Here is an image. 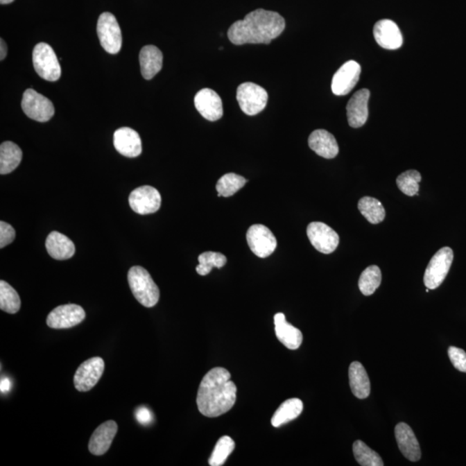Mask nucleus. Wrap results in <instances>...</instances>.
I'll use <instances>...</instances> for the list:
<instances>
[{"label":"nucleus","instance_id":"obj_1","mask_svg":"<svg viewBox=\"0 0 466 466\" xmlns=\"http://www.w3.org/2000/svg\"><path fill=\"white\" fill-rule=\"evenodd\" d=\"M236 399V387L231 373L222 367L212 369L201 380L197 394L199 411L214 418L231 411Z\"/></svg>","mask_w":466,"mask_h":466},{"label":"nucleus","instance_id":"obj_2","mask_svg":"<svg viewBox=\"0 0 466 466\" xmlns=\"http://www.w3.org/2000/svg\"><path fill=\"white\" fill-rule=\"evenodd\" d=\"M285 26V20L280 14L257 9L247 14L243 20L233 23L229 28L227 36L235 45L269 44L284 33Z\"/></svg>","mask_w":466,"mask_h":466},{"label":"nucleus","instance_id":"obj_3","mask_svg":"<svg viewBox=\"0 0 466 466\" xmlns=\"http://www.w3.org/2000/svg\"><path fill=\"white\" fill-rule=\"evenodd\" d=\"M128 282L134 297L146 308L157 304L160 291L153 277L144 268L133 266L128 272Z\"/></svg>","mask_w":466,"mask_h":466},{"label":"nucleus","instance_id":"obj_4","mask_svg":"<svg viewBox=\"0 0 466 466\" xmlns=\"http://www.w3.org/2000/svg\"><path fill=\"white\" fill-rule=\"evenodd\" d=\"M33 65L37 75L48 81H56L62 75L61 66L54 49L45 42L35 46Z\"/></svg>","mask_w":466,"mask_h":466},{"label":"nucleus","instance_id":"obj_5","mask_svg":"<svg viewBox=\"0 0 466 466\" xmlns=\"http://www.w3.org/2000/svg\"><path fill=\"white\" fill-rule=\"evenodd\" d=\"M267 91L264 87L252 83L240 85L236 90V101L241 110L249 116H255L266 107Z\"/></svg>","mask_w":466,"mask_h":466},{"label":"nucleus","instance_id":"obj_6","mask_svg":"<svg viewBox=\"0 0 466 466\" xmlns=\"http://www.w3.org/2000/svg\"><path fill=\"white\" fill-rule=\"evenodd\" d=\"M453 261L454 252L449 247H443L434 254L425 271L424 284L427 288L440 287L446 279Z\"/></svg>","mask_w":466,"mask_h":466},{"label":"nucleus","instance_id":"obj_7","mask_svg":"<svg viewBox=\"0 0 466 466\" xmlns=\"http://www.w3.org/2000/svg\"><path fill=\"white\" fill-rule=\"evenodd\" d=\"M97 33L101 44L109 54H118L122 48V33L118 21L110 12L98 17Z\"/></svg>","mask_w":466,"mask_h":466},{"label":"nucleus","instance_id":"obj_8","mask_svg":"<svg viewBox=\"0 0 466 466\" xmlns=\"http://www.w3.org/2000/svg\"><path fill=\"white\" fill-rule=\"evenodd\" d=\"M22 109L30 119L42 123L49 121L55 114L52 102L31 88L23 94Z\"/></svg>","mask_w":466,"mask_h":466},{"label":"nucleus","instance_id":"obj_9","mask_svg":"<svg viewBox=\"0 0 466 466\" xmlns=\"http://www.w3.org/2000/svg\"><path fill=\"white\" fill-rule=\"evenodd\" d=\"M246 239L250 250L261 259L270 257L277 249V239L264 225H252L247 231Z\"/></svg>","mask_w":466,"mask_h":466},{"label":"nucleus","instance_id":"obj_10","mask_svg":"<svg viewBox=\"0 0 466 466\" xmlns=\"http://www.w3.org/2000/svg\"><path fill=\"white\" fill-rule=\"evenodd\" d=\"M307 234L314 248L323 254L333 253L340 243L338 233L322 222L310 223L307 228Z\"/></svg>","mask_w":466,"mask_h":466},{"label":"nucleus","instance_id":"obj_11","mask_svg":"<svg viewBox=\"0 0 466 466\" xmlns=\"http://www.w3.org/2000/svg\"><path fill=\"white\" fill-rule=\"evenodd\" d=\"M104 360L98 356L87 359L77 369L74 383L78 391L87 392L93 388L103 375Z\"/></svg>","mask_w":466,"mask_h":466},{"label":"nucleus","instance_id":"obj_12","mask_svg":"<svg viewBox=\"0 0 466 466\" xmlns=\"http://www.w3.org/2000/svg\"><path fill=\"white\" fill-rule=\"evenodd\" d=\"M130 207L135 213L142 215L154 214L161 207L162 197L157 189L151 186H142L133 190L129 197Z\"/></svg>","mask_w":466,"mask_h":466},{"label":"nucleus","instance_id":"obj_13","mask_svg":"<svg viewBox=\"0 0 466 466\" xmlns=\"http://www.w3.org/2000/svg\"><path fill=\"white\" fill-rule=\"evenodd\" d=\"M86 318V313L79 305L67 304L58 307L49 313L47 325L53 329H67L77 326Z\"/></svg>","mask_w":466,"mask_h":466},{"label":"nucleus","instance_id":"obj_14","mask_svg":"<svg viewBox=\"0 0 466 466\" xmlns=\"http://www.w3.org/2000/svg\"><path fill=\"white\" fill-rule=\"evenodd\" d=\"M361 74V67L355 61H349L340 67L331 81V91L338 96H343L351 92L358 84Z\"/></svg>","mask_w":466,"mask_h":466},{"label":"nucleus","instance_id":"obj_15","mask_svg":"<svg viewBox=\"0 0 466 466\" xmlns=\"http://www.w3.org/2000/svg\"><path fill=\"white\" fill-rule=\"evenodd\" d=\"M194 105L203 118L209 121H217L223 116V104L216 92L204 88L194 97Z\"/></svg>","mask_w":466,"mask_h":466},{"label":"nucleus","instance_id":"obj_16","mask_svg":"<svg viewBox=\"0 0 466 466\" xmlns=\"http://www.w3.org/2000/svg\"><path fill=\"white\" fill-rule=\"evenodd\" d=\"M115 149L123 157H137L142 153V140L135 130L122 127L116 130L114 135Z\"/></svg>","mask_w":466,"mask_h":466},{"label":"nucleus","instance_id":"obj_17","mask_svg":"<svg viewBox=\"0 0 466 466\" xmlns=\"http://www.w3.org/2000/svg\"><path fill=\"white\" fill-rule=\"evenodd\" d=\"M395 435L399 449L404 456L412 462L420 460L422 457L421 447L411 427L404 422H400L395 426Z\"/></svg>","mask_w":466,"mask_h":466},{"label":"nucleus","instance_id":"obj_18","mask_svg":"<svg viewBox=\"0 0 466 466\" xmlns=\"http://www.w3.org/2000/svg\"><path fill=\"white\" fill-rule=\"evenodd\" d=\"M370 95L368 89H361L353 94L349 101L347 107V119L349 126L352 128H359L368 119Z\"/></svg>","mask_w":466,"mask_h":466},{"label":"nucleus","instance_id":"obj_19","mask_svg":"<svg viewBox=\"0 0 466 466\" xmlns=\"http://www.w3.org/2000/svg\"><path fill=\"white\" fill-rule=\"evenodd\" d=\"M373 34L377 44L390 51L401 48L404 42L397 24L390 19L379 21L374 26Z\"/></svg>","mask_w":466,"mask_h":466},{"label":"nucleus","instance_id":"obj_20","mask_svg":"<svg viewBox=\"0 0 466 466\" xmlns=\"http://www.w3.org/2000/svg\"><path fill=\"white\" fill-rule=\"evenodd\" d=\"M116 432H118V425L114 421L105 422L98 426L92 434L89 445H88L90 453L95 456H101L107 453L114 440Z\"/></svg>","mask_w":466,"mask_h":466},{"label":"nucleus","instance_id":"obj_21","mask_svg":"<svg viewBox=\"0 0 466 466\" xmlns=\"http://www.w3.org/2000/svg\"><path fill=\"white\" fill-rule=\"evenodd\" d=\"M274 323L275 335L282 345L289 350H297L301 347L303 340L302 331L286 321L284 313L275 314Z\"/></svg>","mask_w":466,"mask_h":466},{"label":"nucleus","instance_id":"obj_22","mask_svg":"<svg viewBox=\"0 0 466 466\" xmlns=\"http://www.w3.org/2000/svg\"><path fill=\"white\" fill-rule=\"evenodd\" d=\"M309 146L314 153L326 159L336 157L340 151L333 134L326 130H316L311 133Z\"/></svg>","mask_w":466,"mask_h":466},{"label":"nucleus","instance_id":"obj_23","mask_svg":"<svg viewBox=\"0 0 466 466\" xmlns=\"http://www.w3.org/2000/svg\"><path fill=\"white\" fill-rule=\"evenodd\" d=\"M45 246L49 256L55 260H67L75 255V243L68 236L58 232L49 233Z\"/></svg>","mask_w":466,"mask_h":466},{"label":"nucleus","instance_id":"obj_24","mask_svg":"<svg viewBox=\"0 0 466 466\" xmlns=\"http://www.w3.org/2000/svg\"><path fill=\"white\" fill-rule=\"evenodd\" d=\"M141 73L146 80H151L160 72L164 62V55L157 47L147 45L141 49L139 55Z\"/></svg>","mask_w":466,"mask_h":466},{"label":"nucleus","instance_id":"obj_25","mask_svg":"<svg viewBox=\"0 0 466 466\" xmlns=\"http://www.w3.org/2000/svg\"><path fill=\"white\" fill-rule=\"evenodd\" d=\"M350 387L353 395L359 399H365L370 394V382L368 374L361 363L353 362L349 367Z\"/></svg>","mask_w":466,"mask_h":466},{"label":"nucleus","instance_id":"obj_26","mask_svg":"<svg viewBox=\"0 0 466 466\" xmlns=\"http://www.w3.org/2000/svg\"><path fill=\"white\" fill-rule=\"evenodd\" d=\"M23 153L16 144L3 142L0 146V174L7 175L19 167L22 161Z\"/></svg>","mask_w":466,"mask_h":466},{"label":"nucleus","instance_id":"obj_27","mask_svg":"<svg viewBox=\"0 0 466 466\" xmlns=\"http://www.w3.org/2000/svg\"><path fill=\"white\" fill-rule=\"evenodd\" d=\"M303 411V402L298 398H292L286 400L275 412L271 419V424L274 427H279L287 424L298 417Z\"/></svg>","mask_w":466,"mask_h":466},{"label":"nucleus","instance_id":"obj_28","mask_svg":"<svg viewBox=\"0 0 466 466\" xmlns=\"http://www.w3.org/2000/svg\"><path fill=\"white\" fill-rule=\"evenodd\" d=\"M358 207L363 216L373 225L381 223L386 218V209L383 204L375 198L363 197L359 201Z\"/></svg>","mask_w":466,"mask_h":466},{"label":"nucleus","instance_id":"obj_29","mask_svg":"<svg viewBox=\"0 0 466 466\" xmlns=\"http://www.w3.org/2000/svg\"><path fill=\"white\" fill-rule=\"evenodd\" d=\"M381 282H382V273L379 267L369 266L360 275L359 281L360 291L363 295H372L379 288Z\"/></svg>","mask_w":466,"mask_h":466},{"label":"nucleus","instance_id":"obj_30","mask_svg":"<svg viewBox=\"0 0 466 466\" xmlns=\"http://www.w3.org/2000/svg\"><path fill=\"white\" fill-rule=\"evenodd\" d=\"M21 300L17 292L5 281H0V309L8 313L19 312Z\"/></svg>","mask_w":466,"mask_h":466},{"label":"nucleus","instance_id":"obj_31","mask_svg":"<svg viewBox=\"0 0 466 466\" xmlns=\"http://www.w3.org/2000/svg\"><path fill=\"white\" fill-rule=\"evenodd\" d=\"M353 454L356 462L362 466H383L384 465L382 458L370 448L361 440L355 441L353 444Z\"/></svg>","mask_w":466,"mask_h":466},{"label":"nucleus","instance_id":"obj_32","mask_svg":"<svg viewBox=\"0 0 466 466\" xmlns=\"http://www.w3.org/2000/svg\"><path fill=\"white\" fill-rule=\"evenodd\" d=\"M247 180L241 175L228 173L218 180L216 185L218 197H230L245 185Z\"/></svg>","mask_w":466,"mask_h":466},{"label":"nucleus","instance_id":"obj_33","mask_svg":"<svg viewBox=\"0 0 466 466\" xmlns=\"http://www.w3.org/2000/svg\"><path fill=\"white\" fill-rule=\"evenodd\" d=\"M199 266L196 267L197 273L200 275H207L210 273L213 268L224 267L227 264V259L223 254L220 252H207L200 254L199 257Z\"/></svg>","mask_w":466,"mask_h":466},{"label":"nucleus","instance_id":"obj_34","mask_svg":"<svg viewBox=\"0 0 466 466\" xmlns=\"http://www.w3.org/2000/svg\"><path fill=\"white\" fill-rule=\"evenodd\" d=\"M235 448L234 440L229 436L221 437L214 447L208 463L211 466H221L225 463Z\"/></svg>","mask_w":466,"mask_h":466},{"label":"nucleus","instance_id":"obj_35","mask_svg":"<svg viewBox=\"0 0 466 466\" xmlns=\"http://www.w3.org/2000/svg\"><path fill=\"white\" fill-rule=\"evenodd\" d=\"M421 181V174L417 171L411 169V171H405L398 176L397 184L398 189L406 196H415L419 194V183Z\"/></svg>","mask_w":466,"mask_h":466},{"label":"nucleus","instance_id":"obj_36","mask_svg":"<svg viewBox=\"0 0 466 466\" xmlns=\"http://www.w3.org/2000/svg\"><path fill=\"white\" fill-rule=\"evenodd\" d=\"M448 356H449L451 363L455 369L461 372L466 373V352L460 348L450 347L448 349Z\"/></svg>","mask_w":466,"mask_h":466},{"label":"nucleus","instance_id":"obj_37","mask_svg":"<svg viewBox=\"0 0 466 466\" xmlns=\"http://www.w3.org/2000/svg\"><path fill=\"white\" fill-rule=\"evenodd\" d=\"M16 236V232L12 225L6 222H0V248H5L14 241Z\"/></svg>","mask_w":466,"mask_h":466},{"label":"nucleus","instance_id":"obj_38","mask_svg":"<svg viewBox=\"0 0 466 466\" xmlns=\"http://www.w3.org/2000/svg\"><path fill=\"white\" fill-rule=\"evenodd\" d=\"M135 415L137 422L143 425H148L153 421V414H151L150 409L146 407L137 408Z\"/></svg>","mask_w":466,"mask_h":466},{"label":"nucleus","instance_id":"obj_39","mask_svg":"<svg viewBox=\"0 0 466 466\" xmlns=\"http://www.w3.org/2000/svg\"><path fill=\"white\" fill-rule=\"evenodd\" d=\"M10 388H12V383H10V380L6 379V377L3 379L1 380V383H0V390H1L2 393H8V392L10 390Z\"/></svg>","mask_w":466,"mask_h":466},{"label":"nucleus","instance_id":"obj_40","mask_svg":"<svg viewBox=\"0 0 466 466\" xmlns=\"http://www.w3.org/2000/svg\"><path fill=\"white\" fill-rule=\"evenodd\" d=\"M7 55V46L6 42L3 39H0V60L3 61V59L6 58Z\"/></svg>","mask_w":466,"mask_h":466},{"label":"nucleus","instance_id":"obj_41","mask_svg":"<svg viewBox=\"0 0 466 466\" xmlns=\"http://www.w3.org/2000/svg\"><path fill=\"white\" fill-rule=\"evenodd\" d=\"M14 0H0L1 5H7V3H12Z\"/></svg>","mask_w":466,"mask_h":466}]
</instances>
